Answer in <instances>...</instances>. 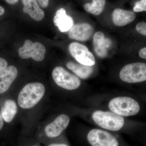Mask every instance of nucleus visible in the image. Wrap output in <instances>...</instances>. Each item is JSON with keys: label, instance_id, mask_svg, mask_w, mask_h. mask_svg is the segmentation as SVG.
Wrapping results in <instances>:
<instances>
[{"label": "nucleus", "instance_id": "nucleus-19", "mask_svg": "<svg viewBox=\"0 0 146 146\" xmlns=\"http://www.w3.org/2000/svg\"><path fill=\"white\" fill-rule=\"evenodd\" d=\"M133 10L135 12L146 11V0H141L136 2Z\"/></svg>", "mask_w": 146, "mask_h": 146}, {"label": "nucleus", "instance_id": "nucleus-23", "mask_svg": "<svg viewBox=\"0 0 146 146\" xmlns=\"http://www.w3.org/2000/svg\"><path fill=\"white\" fill-rule=\"evenodd\" d=\"M139 55L141 58L146 59V48H143L140 50L139 52Z\"/></svg>", "mask_w": 146, "mask_h": 146}, {"label": "nucleus", "instance_id": "nucleus-16", "mask_svg": "<svg viewBox=\"0 0 146 146\" xmlns=\"http://www.w3.org/2000/svg\"><path fill=\"white\" fill-rule=\"evenodd\" d=\"M67 67L76 74L82 79H86L92 74L94 71L92 66L82 65L70 61L67 63Z\"/></svg>", "mask_w": 146, "mask_h": 146}, {"label": "nucleus", "instance_id": "nucleus-24", "mask_svg": "<svg viewBox=\"0 0 146 146\" xmlns=\"http://www.w3.org/2000/svg\"><path fill=\"white\" fill-rule=\"evenodd\" d=\"M5 1L11 5L15 4L18 1V0H5Z\"/></svg>", "mask_w": 146, "mask_h": 146}, {"label": "nucleus", "instance_id": "nucleus-20", "mask_svg": "<svg viewBox=\"0 0 146 146\" xmlns=\"http://www.w3.org/2000/svg\"><path fill=\"white\" fill-rule=\"evenodd\" d=\"M136 31L142 35H146V23L144 22L138 23L136 25Z\"/></svg>", "mask_w": 146, "mask_h": 146}, {"label": "nucleus", "instance_id": "nucleus-21", "mask_svg": "<svg viewBox=\"0 0 146 146\" xmlns=\"http://www.w3.org/2000/svg\"><path fill=\"white\" fill-rule=\"evenodd\" d=\"M7 65V61L2 58L0 57V72L6 68Z\"/></svg>", "mask_w": 146, "mask_h": 146}, {"label": "nucleus", "instance_id": "nucleus-22", "mask_svg": "<svg viewBox=\"0 0 146 146\" xmlns=\"http://www.w3.org/2000/svg\"><path fill=\"white\" fill-rule=\"evenodd\" d=\"M40 5L43 8H46L49 4V0H37Z\"/></svg>", "mask_w": 146, "mask_h": 146}, {"label": "nucleus", "instance_id": "nucleus-26", "mask_svg": "<svg viewBox=\"0 0 146 146\" xmlns=\"http://www.w3.org/2000/svg\"><path fill=\"white\" fill-rule=\"evenodd\" d=\"M5 12V11L4 9L2 7L0 6V16L4 14Z\"/></svg>", "mask_w": 146, "mask_h": 146}, {"label": "nucleus", "instance_id": "nucleus-18", "mask_svg": "<svg viewBox=\"0 0 146 146\" xmlns=\"http://www.w3.org/2000/svg\"><path fill=\"white\" fill-rule=\"evenodd\" d=\"M92 3H87L84 5V8L88 13L98 16L103 11L106 4V0H92Z\"/></svg>", "mask_w": 146, "mask_h": 146}, {"label": "nucleus", "instance_id": "nucleus-2", "mask_svg": "<svg viewBox=\"0 0 146 146\" xmlns=\"http://www.w3.org/2000/svg\"><path fill=\"white\" fill-rule=\"evenodd\" d=\"M109 108L112 112L123 117L136 115L140 110L138 102L127 97H117L113 99L110 102Z\"/></svg>", "mask_w": 146, "mask_h": 146}, {"label": "nucleus", "instance_id": "nucleus-14", "mask_svg": "<svg viewBox=\"0 0 146 146\" xmlns=\"http://www.w3.org/2000/svg\"><path fill=\"white\" fill-rule=\"evenodd\" d=\"M136 18V14L130 11L116 8L112 13V21L115 25L123 27L133 22Z\"/></svg>", "mask_w": 146, "mask_h": 146}, {"label": "nucleus", "instance_id": "nucleus-1", "mask_svg": "<svg viewBox=\"0 0 146 146\" xmlns=\"http://www.w3.org/2000/svg\"><path fill=\"white\" fill-rule=\"evenodd\" d=\"M45 92V86L39 82L28 84L18 95V104L24 109L32 108L42 99Z\"/></svg>", "mask_w": 146, "mask_h": 146}, {"label": "nucleus", "instance_id": "nucleus-15", "mask_svg": "<svg viewBox=\"0 0 146 146\" xmlns=\"http://www.w3.org/2000/svg\"><path fill=\"white\" fill-rule=\"evenodd\" d=\"M24 5L23 11L29 14L35 21H40L43 20L45 16L44 12L38 5L36 0H22Z\"/></svg>", "mask_w": 146, "mask_h": 146}, {"label": "nucleus", "instance_id": "nucleus-25", "mask_svg": "<svg viewBox=\"0 0 146 146\" xmlns=\"http://www.w3.org/2000/svg\"><path fill=\"white\" fill-rule=\"evenodd\" d=\"M4 123L3 118L1 114H0V130H1L3 126Z\"/></svg>", "mask_w": 146, "mask_h": 146}, {"label": "nucleus", "instance_id": "nucleus-9", "mask_svg": "<svg viewBox=\"0 0 146 146\" xmlns=\"http://www.w3.org/2000/svg\"><path fill=\"white\" fill-rule=\"evenodd\" d=\"M70 121V117L68 115L63 114L59 115L54 121L46 127V135L50 138L59 136L68 126Z\"/></svg>", "mask_w": 146, "mask_h": 146}, {"label": "nucleus", "instance_id": "nucleus-8", "mask_svg": "<svg viewBox=\"0 0 146 146\" xmlns=\"http://www.w3.org/2000/svg\"><path fill=\"white\" fill-rule=\"evenodd\" d=\"M87 138L92 146H119L117 140L113 135L101 129H92Z\"/></svg>", "mask_w": 146, "mask_h": 146}, {"label": "nucleus", "instance_id": "nucleus-11", "mask_svg": "<svg viewBox=\"0 0 146 146\" xmlns=\"http://www.w3.org/2000/svg\"><path fill=\"white\" fill-rule=\"evenodd\" d=\"M94 51L98 57L103 58L107 56L108 50L112 44L109 38H106L102 32L96 33L93 37Z\"/></svg>", "mask_w": 146, "mask_h": 146}, {"label": "nucleus", "instance_id": "nucleus-17", "mask_svg": "<svg viewBox=\"0 0 146 146\" xmlns=\"http://www.w3.org/2000/svg\"><path fill=\"white\" fill-rule=\"evenodd\" d=\"M17 105L12 100H7L1 110V115L6 122L9 123L13 120L17 113Z\"/></svg>", "mask_w": 146, "mask_h": 146}, {"label": "nucleus", "instance_id": "nucleus-13", "mask_svg": "<svg viewBox=\"0 0 146 146\" xmlns=\"http://www.w3.org/2000/svg\"><path fill=\"white\" fill-rule=\"evenodd\" d=\"M54 23L62 33L68 31L74 25L73 18L66 14L63 8L59 9L56 11L54 18Z\"/></svg>", "mask_w": 146, "mask_h": 146}, {"label": "nucleus", "instance_id": "nucleus-27", "mask_svg": "<svg viewBox=\"0 0 146 146\" xmlns=\"http://www.w3.org/2000/svg\"><path fill=\"white\" fill-rule=\"evenodd\" d=\"M48 146H68L67 145L65 144H52Z\"/></svg>", "mask_w": 146, "mask_h": 146}, {"label": "nucleus", "instance_id": "nucleus-10", "mask_svg": "<svg viewBox=\"0 0 146 146\" xmlns=\"http://www.w3.org/2000/svg\"><path fill=\"white\" fill-rule=\"evenodd\" d=\"M94 28L90 24L84 23L73 25L69 31V38L79 41L89 40L94 33Z\"/></svg>", "mask_w": 146, "mask_h": 146}, {"label": "nucleus", "instance_id": "nucleus-6", "mask_svg": "<svg viewBox=\"0 0 146 146\" xmlns=\"http://www.w3.org/2000/svg\"><path fill=\"white\" fill-rule=\"evenodd\" d=\"M46 52V48L41 43H33L29 39L26 40L23 46L18 50L21 58L27 59L31 57L37 61H42L44 59Z\"/></svg>", "mask_w": 146, "mask_h": 146}, {"label": "nucleus", "instance_id": "nucleus-28", "mask_svg": "<svg viewBox=\"0 0 146 146\" xmlns=\"http://www.w3.org/2000/svg\"><path fill=\"white\" fill-rule=\"evenodd\" d=\"M38 146L35 145V146Z\"/></svg>", "mask_w": 146, "mask_h": 146}, {"label": "nucleus", "instance_id": "nucleus-5", "mask_svg": "<svg viewBox=\"0 0 146 146\" xmlns=\"http://www.w3.org/2000/svg\"><path fill=\"white\" fill-rule=\"evenodd\" d=\"M52 76L55 82L58 86L67 90H72L78 89L81 84L80 80L78 77L60 66L54 69Z\"/></svg>", "mask_w": 146, "mask_h": 146}, {"label": "nucleus", "instance_id": "nucleus-4", "mask_svg": "<svg viewBox=\"0 0 146 146\" xmlns=\"http://www.w3.org/2000/svg\"><path fill=\"white\" fill-rule=\"evenodd\" d=\"M119 76L122 81L129 83L145 81L146 64L137 62L127 64L121 70Z\"/></svg>", "mask_w": 146, "mask_h": 146}, {"label": "nucleus", "instance_id": "nucleus-12", "mask_svg": "<svg viewBox=\"0 0 146 146\" xmlns=\"http://www.w3.org/2000/svg\"><path fill=\"white\" fill-rule=\"evenodd\" d=\"M18 70L10 65L0 72V94L7 91L18 76Z\"/></svg>", "mask_w": 146, "mask_h": 146}, {"label": "nucleus", "instance_id": "nucleus-3", "mask_svg": "<svg viewBox=\"0 0 146 146\" xmlns=\"http://www.w3.org/2000/svg\"><path fill=\"white\" fill-rule=\"evenodd\" d=\"M92 118L97 125L108 130L117 131L124 124L122 116L112 112L98 110L93 113Z\"/></svg>", "mask_w": 146, "mask_h": 146}, {"label": "nucleus", "instance_id": "nucleus-7", "mask_svg": "<svg viewBox=\"0 0 146 146\" xmlns=\"http://www.w3.org/2000/svg\"><path fill=\"white\" fill-rule=\"evenodd\" d=\"M69 50L71 55L80 64L90 66L96 64L94 55L84 45L73 42L69 45Z\"/></svg>", "mask_w": 146, "mask_h": 146}]
</instances>
